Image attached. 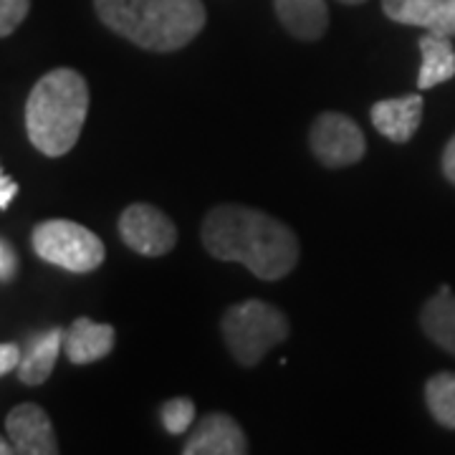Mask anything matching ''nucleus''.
<instances>
[{"mask_svg": "<svg viewBox=\"0 0 455 455\" xmlns=\"http://www.w3.org/2000/svg\"><path fill=\"white\" fill-rule=\"evenodd\" d=\"M99 20L134 46L170 53L205 28L203 0H94Z\"/></svg>", "mask_w": 455, "mask_h": 455, "instance_id": "obj_2", "label": "nucleus"}, {"mask_svg": "<svg viewBox=\"0 0 455 455\" xmlns=\"http://www.w3.org/2000/svg\"><path fill=\"white\" fill-rule=\"evenodd\" d=\"M420 324L427 339H433L440 349L455 357V293L448 283L425 301Z\"/></svg>", "mask_w": 455, "mask_h": 455, "instance_id": "obj_15", "label": "nucleus"}, {"mask_svg": "<svg viewBox=\"0 0 455 455\" xmlns=\"http://www.w3.org/2000/svg\"><path fill=\"white\" fill-rule=\"evenodd\" d=\"M5 430L11 435V443L16 453L23 455H56L59 440L53 433L51 418L46 410L33 403L16 405L5 418Z\"/></svg>", "mask_w": 455, "mask_h": 455, "instance_id": "obj_8", "label": "nucleus"}, {"mask_svg": "<svg viewBox=\"0 0 455 455\" xmlns=\"http://www.w3.org/2000/svg\"><path fill=\"white\" fill-rule=\"evenodd\" d=\"M16 193H18L16 180L8 178V175H3V170H0V211H5V208L11 205V200L16 197Z\"/></svg>", "mask_w": 455, "mask_h": 455, "instance_id": "obj_22", "label": "nucleus"}, {"mask_svg": "<svg viewBox=\"0 0 455 455\" xmlns=\"http://www.w3.org/2000/svg\"><path fill=\"white\" fill-rule=\"evenodd\" d=\"M11 453H16V448H13V445H8L5 440L0 438V455H11Z\"/></svg>", "mask_w": 455, "mask_h": 455, "instance_id": "obj_24", "label": "nucleus"}, {"mask_svg": "<svg viewBox=\"0 0 455 455\" xmlns=\"http://www.w3.org/2000/svg\"><path fill=\"white\" fill-rule=\"evenodd\" d=\"M443 175L448 178V182L455 185V134L453 140L445 145V149H443Z\"/></svg>", "mask_w": 455, "mask_h": 455, "instance_id": "obj_23", "label": "nucleus"}, {"mask_svg": "<svg viewBox=\"0 0 455 455\" xmlns=\"http://www.w3.org/2000/svg\"><path fill=\"white\" fill-rule=\"evenodd\" d=\"M220 329L230 355L243 367H256L274 347L289 339L291 334V326L283 311L260 299L233 304L223 314Z\"/></svg>", "mask_w": 455, "mask_h": 455, "instance_id": "obj_4", "label": "nucleus"}, {"mask_svg": "<svg viewBox=\"0 0 455 455\" xmlns=\"http://www.w3.org/2000/svg\"><path fill=\"white\" fill-rule=\"evenodd\" d=\"M425 403L435 423L455 430V372L433 374L425 385Z\"/></svg>", "mask_w": 455, "mask_h": 455, "instance_id": "obj_17", "label": "nucleus"}, {"mask_svg": "<svg viewBox=\"0 0 455 455\" xmlns=\"http://www.w3.org/2000/svg\"><path fill=\"white\" fill-rule=\"evenodd\" d=\"M309 145L314 157L324 167H349L367 152V142L357 122L339 112H324L314 119Z\"/></svg>", "mask_w": 455, "mask_h": 455, "instance_id": "obj_6", "label": "nucleus"}, {"mask_svg": "<svg viewBox=\"0 0 455 455\" xmlns=\"http://www.w3.org/2000/svg\"><path fill=\"white\" fill-rule=\"evenodd\" d=\"M185 455H243L248 453V440L241 425L226 412L205 415L182 448Z\"/></svg>", "mask_w": 455, "mask_h": 455, "instance_id": "obj_9", "label": "nucleus"}, {"mask_svg": "<svg viewBox=\"0 0 455 455\" xmlns=\"http://www.w3.org/2000/svg\"><path fill=\"white\" fill-rule=\"evenodd\" d=\"M423 97L410 94V97L382 99L372 107L374 130L390 142L405 145L415 137V132L423 122Z\"/></svg>", "mask_w": 455, "mask_h": 455, "instance_id": "obj_11", "label": "nucleus"}, {"mask_svg": "<svg viewBox=\"0 0 455 455\" xmlns=\"http://www.w3.org/2000/svg\"><path fill=\"white\" fill-rule=\"evenodd\" d=\"M33 251L41 260L71 274H89L104 263L107 248L97 233L74 220H46L33 228Z\"/></svg>", "mask_w": 455, "mask_h": 455, "instance_id": "obj_5", "label": "nucleus"}, {"mask_svg": "<svg viewBox=\"0 0 455 455\" xmlns=\"http://www.w3.org/2000/svg\"><path fill=\"white\" fill-rule=\"evenodd\" d=\"M200 238L212 259L243 263L260 281L289 276L299 263L296 233L256 208L233 203L212 208L203 220Z\"/></svg>", "mask_w": 455, "mask_h": 455, "instance_id": "obj_1", "label": "nucleus"}, {"mask_svg": "<svg viewBox=\"0 0 455 455\" xmlns=\"http://www.w3.org/2000/svg\"><path fill=\"white\" fill-rule=\"evenodd\" d=\"M119 235L134 253L157 259L170 253L178 243V228L170 215L149 203H134L119 218Z\"/></svg>", "mask_w": 455, "mask_h": 455, "instance_id": "obj_7", "label": "nucleus"}, {"mask_svg": "<svg viewBox=\"0 0 455 455\" xmlns=\"http://www.w3.org/2000/svg\"><path fill=\"white\" fill-rule=\"evenodd\" d=\"M160 418L170 435H182L196 420V403L190 397H172L160 407Z\"/></svg>", "mask_w": 455, "mask_h": 455, "instance_id": "obj_18", "label": "nucleus"}, {"mask_svg": "<svg viewBox=\"0 0 455 455\" xmlns=\"http://www.w3.org/2000/svg\"><path fill=\"white\" fill-rule=\"evenodd\" d=\"M20 347L18 344H0V377L18 370L20 364Z\"/></svg>", "mask_w": 455, "mask_h": 455, "instance_id": "obj_21", "label": "nucleus"}, {"mask_svg": "<svg viewBox=\"0 0 455 455\" xmlns=\"http://www.w3.org/2000/svg\"><path fill=\"white\" fill-rule=\"evenodd\" d=\"M31 0H0V38L11 36L26 20Z\"/></svg>", "mask_w": 455, "mask_h": 455, "instance_id": "obj_19", "label": "nucleus"}, {"mask_svg": "<svg viewBox=\"0 0 455 455\" xmlns=\"http://www.w3.org/2000/svg\"><path fill=\"white\" fill-rule=\"evenodd\" d=\"M89 114V86L74 68L41 76L26 101V132L46 157H64L79 142Z\"/></svg>", "mask_w": 455, "mask_h": 455, "instance_id": "obj_3", "label": "nucleus"}, {"mask_svg": "<svg viewBox=\"0 0 455 455\" xmlns=\"http://www.w3.org/2000/svg\"><path fill=\"white\" fill-rule=\"evenodd\" d=\"M420 74H418V89H433L438 84L451 82L455 76V49L451 36L440 33H425L420 38Z\"/></svg>", "mask_w": 455, "mask_h": 455, "instance_id": "obj_16", "label": "nucleus"}, {"mask_svg": "<svg viewBox=\"0 0 455 455\" xmlns=\"http://www.w3.org/2000/svg\"><path fill=\"white\" fill-rule=\"evenodd\" d=\"M114 341H116V331L112 326L79 316L68 326L64 337L66 357L71 364H92L112 352Z\"/></svg>", "mask_w": 455, "mask_h": 455, "instance_id": "obj_12", "label": "nucleus"}, {"mask_svg": "<svg viewBox=\"0 0 455 455\" xmlns=\"http://www.w3.org/2000/svg\"><path fill=\"white\" fill-rule=\"evenodd\" d=\"M344 5H362V3H367V0H339Z\"/></svg>", "mask_w": 455, "mask_h": 455, "instance_id": "obj_25", "label": "nucleus"}, {"mask_svg": "<svg viewBox=\"0 0 455 455\" xmlns=\"http://www.w3.org/2000/svg\"><path fill=\"white\" fill-rule=\"evenodd\" d=\"M66 331L61 329H49V331H41L36 334L26 352L20 355V364H18V379L23 385H44L46 379L53 372L56 367V359H59V352L64 347Z\"/></svg>", "mask_w": 455, "mask_h": 455, "instance_id": "obj_14", "label": "nucleus"}, {"mask_svg": "<svg viewBox=\"0 0 455 455\" xmlns=\"http://www.w3.org/2000/svg\"><path fill=\"white\" fill-rule=\"evenodd\" d=\"M18 271V259L16 251L8 245V241L0 238V283H8L11 278L16 276Z\"/></svg>", "mask_w": 455, "mask_h": 455, "instance_id": "obj_20", "label": "nucleus"}, {"mask_svg": "<svg viewBox=\"0 0 455 455\" xmlns=\"http://www.w3.org/2000/svg\"><path fill=\"white\" fill-rule=\"evenodd\" d=\"M382 13L403 26L455 36V0H382Z\"/></svg>", "mask_w": 455, "mask_h": 455, "instance_id": "obj_10", "label": "nucleus"}, {"mask_svg": "<svg viewBox=\"0 0 455 455\" xmlns=\"http://www.w3.org/2000/svg\"><path fill=\"white\" fill-rule=\"evenodd\" d=\"M281 26L299 41H319L329 28L326 0H274Z\"/></svg>", "mask_w": 455, "mask_h": 455, "instance_id": "obj_13", "label": "nucleus"}]
</instances>
